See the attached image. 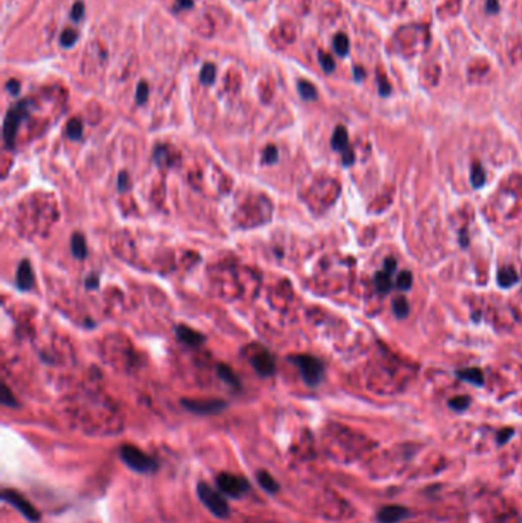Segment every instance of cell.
I'll use <instances>...</instances> for the list:
<instances>
[{
  "mask_svg": "<svg viewBox=\"0 0 522 523\" xmlns=\"http://www.w3.org/2000/svg\"><path fill=\"white\" fill-rule=\"evenodd\" d=\"M375 288L381 294H387L392 289V282H390V274L386 271H380L375 274Z\"/></svg>",
  "mask_w": 522,
  "mask_h": 523,
  "instance_id": "cell-20",
  "label": "cell"
},
{
  "mask_svg": "<svg viewBox=\"0 0 522 523\" xmlns=\"http://www.w3.org/2000/svg\"><path fill=\"white\" fill-rule=\"evenodd\" d=\"M2 499H4L7 503L13 505L17 511H20L28 520H31V521L40 520V512H39L33 505H31L23 496H20V494L17 493V491L10 489V488H5V489L2 491Z\"/></svg>",
  "mask_w": 522,
  "mask_h": 523,
  "instance_id": "cell-6",
  "label": "cell"
},
{
  "mask_svg": "<svg viewBox=\"0 0 522 523\" xmlns=\"http://www.w3.org/2000/svg\"><path fill=\"white\" fill-rule=\"evenodd\" d=\"M129 186V176L126 171H121L119 176H118V189L119 190H126Z\"/></svg>",
  "mask_w": 522,
  "mask_h": 523,
  "instance_id": "cell-37",
  "label": "cell"
},
{
  "mask_svg": "<svg viewBox=\"0 0 522 523\" xmlns=\"http://www.w3.org/2000/svg\"><path fill=\"white\" fill-rule=\"evenodd\" d=\"M7 90L10 92V94H13V95H19V92H20V81H19V80H10V81L7 83Z\"/></svg>",
  "mask_w": 522,
  "mask_h": 523,
  "instance_id": "cell-36",
  "label": "cell"
},
{
  "mask_svg": "<svg viewBox=\"0 0 522 523\" xmlns=\"http://www.w3.org/2000/svg\"><path fill=\"white\" fill-rule=\"evenodd\" d=\"M2 403L5 406H8V407H16L17 406V401H16L13 392L8 389V386L5 383H2Z\"/></svg>",
  "mask_w": 522,
  "mask_h": 523,
  "instance_id": "cell-30",
  "label": "cell"
},
{
  "mask_svg": "<svg viewBox=\"0 0 522 523\" xmlns=\"http://www.w3.org/2000/svg\"><path fill=\"white\" fill-rule=\"evenodd\" d=\"M84 16V4L83 2H75L74 7H72V11H71V17L75 20V22H80Z\"/></svg>",
  "mask_w": 522,
  "mask_h": 523,
  "instance_id": "cell-33",
  "label": "cell"
},
{
  "mask_svg": "<svg viewBox=\"0 0 522 523\" xmlns=\"http://www.w3.org/2000/svg\"><path fill=\"white\" fill-rule=\"evenodd\" d=\"M278 158H279V151H278V148H276V145H268L265 150H264V162L265 164H273V162H276V161H278Z\"/></svg>",
  "mask_w": 522,
  "mask_h": 523,
  "instance_id": "cell-31",
  "label": "cell"
},
{
  "mask_svg": "<svg viewBox=\"0 0 522 523\" xmlns=\"http://www.w3.org/2000/svg\"><path fill=\"white\" fill-rule=\"evenodd\" d=\"M290 361L299 367L303 381L308 386L314 387L322 383L325 377V364L319 358L311 355H294L290 357Z\"/></svg>",
  "mask_w": 522,
  "mask_h": 523,
  "instance_id": "cell-2",
  "label": "cell"
},
{
  "mask_svg": "<svg viewBox=\"0 0 522 523\" xmlns=\"http://www.w3.org/2000/svg\"><path fill=\"white\" fill-rule=\"evenodd\" d=\"M411 515V511L405 506H400V505H387V506H383L380 511H378V521L380 523H398L402 521L405 518H408Z\"/></svg>",
  "mask_w": 522,
  "mask_h": 523,
  "instance_id": "cell-9",
  "label": "cell"
},
{
  "mask_svg": "<svg viewBox=\"0 0 522 523\" xmlns=\"http://www.w3.org/2000/svg\"><path fill=\"white\" fill-rule=\"evenodd\" d=\"M28 115H29V103L28 101H20L8 110V113L5 116V122H4V141H5V147L8 150H14L16 135L19 130V126Z\"/></svg>",
  "mask_w": 522,
  "mask_h": 523,
  "instance_id": "cell-3",
  "label": "cell"
},
{
  "mask_svg": "<svg viewBox=\"0 0 522 523\" xmlns=\"http://www.w3.org/2000/svg\"><path fill=\"white\" fill-rule=\"evenodd\" d=\"M513 435H514V428H511V427H505V428L499 430V433H498V445L507 444L513 438Z\"/></svg>",
  "mask_w": 522,
  "mask_h": 523,
  "instance_id": "cell-32",
  "label": "cell"
},
{
  "mask_svg": "<svg viewBox=\"0 0 522 523\" xmlns=\"http://www.w3.org/2000/svg\"><path fill=\"white\" fill-rule=\"evenodd\" d=\"M392 309L398 318H406L409 315V303L405 297H397L392 301Z\"/></svg>",
  "mask_w": 522,
  "mask_h": 523,
  "instance_id": "cell-22",
  "label": "cell"
},
{
  "mask_svg": "<svg viewBox=\"0 0 522 523\" xmlns=\"http://www.w3.org/2000/svg\"><path fill=\"white\" fill-rule=\"evenodd\" d=\"M456 377L475 386H484V374L478 367H469V369H463V371H458Z\"/></svg>",
  "mask_w": 522,
  "mask_h": 523,
  "instance_id": "cell-13",
  "label": "cell"
},
{
  "mask_svg": "<svg viewBox=\"0 0 522 523\" xmlns=\"http://www.w3.org/2000/svg\"><path fill=\"white\" fill-rule=\"evenodd\" d=\"M378 83H380V94L381 95H387L390 92V86H389L387 80L383 75H378Z\"/></svg>",
  "mask_w": 522,
  "mask_h": 523,
  "instance_id": "cell-38",
  "label": "cell"
},
{
  "mask_svg": "<svg viewBox=\"0 0 522 523\" xmlns=\"http://www.w3.org/2000/svg\"><path fill=\"white\" fill-rule=\"evenodd\" d=\"M216 485L219 491H222V493H225L230 497H240L242 494H245V491L250 488V483L247 479L236 474H230V473H221L216 477Z\"/></svg>",
  "mask_w": 522,
  "mask_h": 523,
  "instance_id": "cell-5",
  "label": "cell"
},
{
  "mask_svg": "<svg viewBox=\"0 0 522 523\" xmlns=\"http://www.w3.org/2000/svg\"><path fill=\"white\" fill-rule=\"evenodd\" d=\"M214 78H216V66H214L213 63H205L201 69V74H199V80L201 83L204 84H213Z\"/></svg>",
  "mask_w": 522,
  "mask_h": 523,
  "instance_id": "cell-24",
  "label": "cell"
},
{
  "mask_svg": "<svg viewBox=\"0 0 522 523\" xmlns=\"http://www.w3.org/2000/svg\"><path fill=\"white\" fill-rule=\"evenodd\" d=\"M175 330H176V336L179 338V340L182 343L192 346V347H198V346L205 343V336L201 332H198V330H195V329H192V327H189L186 324L176 326Z\"/></svg>",
  "mask_w": 522,
  "mask_h": 523,
  "instance_id": "cell-11",
  "label": "cell"
},
{
  "mask_svg": "<svg viewBox=\"0 0 522 523\" xmlns=\"http://www.w3.org/2000/svg\"><path fill=\"white\" fill-rule=\"evenodd\" d=\"M178 4L184 8V10H189L193 7V0H178Z\"/></svg>",
  "mask_w": 522,
  "mask_h": 523,
  "instance_id": "cell-41",
  "label": "cell"
},
{
  "mask_svg": "<svg viewBox=\"0 0 522 523\" xmlns=\"http://www.w3.org/2000/svg\"><path fill=\"white\" fill-rule=\"evenodd\" d=\"M98 283H100V279H98V275H95V274H90V275L87 277V279L84 280V285H86L87 289H95V288H98Z\"/></svg>",
  "mask_w": 522,
  "mask_h": 523,
  "instance_id": "cell-34",
  "label": "cell"
},
{
  "mask_svg": "<svg viewBox=\"0 0 522 523\" xmlns=\"http://www.w3.org/2000/svg\"><path fill=\"white\" fill-rule=\"evenodd\" d=\"M66 133L71 139H80L83 136V122L80 118L69 119L68 126H66Z\"/></svg>",
  "mask_w": 522,
  "mask_h": 523,
  "instance_id": "cell-23",
  "label": "cell"
},
{
  "mask_svg": "<svg viewBox=\"0 0 522 523\" xmlns=\"http://www.w3.org/2000/svg\"><path fill=\"white\" fill-rule=\"evenodd\" d=\"M331 145L335 151L343 153L346 148H349V139H348V130L343 126H337L332 138H331Z\"/></svg>",
  "mask_w": 522,
  "mask_h": 523,
  "instance_id": "cell-12",
  "label": "cell"
},
{
  "mask_svg": "<svg viewBox=\"0 0 522 523\" xmlns=\"http://www.w3.org/2000/svg\"><path fill=\"white\" fill-rule=\"evenodd\" d=\"M251 366L254 367V371L260 375V377H270L276 372V361H274V357L265 351V349H260L259 352H256L253 357H251Z\"/></svg>",
  "mask_w": 522,
  "mask_h": 523,
  "instance_id": "cell-8",
  "label": "cell"
},
{
  "mask_svg": "<svg viewBox=\"0 0 522 523\" xmlns=\"http://www.w3.org/2000/svg\"><path fill=\"white\" fill-rule=\"evenodd\" d=\"M297 90H299L300 97H302L303 100H306V101H314V100H317V89H316L314 84L310 83V81L300 80V81L297 83Z\"/></svg>",
  "mask_w": 522,
  "mask_h": 523,
  "instance_id": "cell-18",
  "label": "cell"
},
{
  "mask_svg": "<svg viewBox=\"0 0 522 523\" xmlns=\"http://www.w3.org/2000/svg\"><path fill=\"white\" fill-rule=\"evenodd\" d=\"M469 406H470V396H467V395L455 396V398L449 399V407L456 410V412H464Z\"/></svg>",
  "mask_w": 522,
  "mask_h": 523,
  "instance_id": "cell-25",
  "label": "cell"
},
{
  "mask_svg": "<svg viewBox=\"0 0 522 523\" xmlns=\"http://www.w3.org/2000/svg\"><path fill=\"white\" fill-rule=\"evenodd\" d=\"M395 268H397L395 259H394V257H387V259L384 260V271L389 272V274H392V272L395 271Z\"/></svg>",
  "mask_w": 522,
  "mask_h": 523,
  "instance_id": "cell-39",
  "label": "cell"
},
{
  "mask_svg": "<svg viewBox=\"0 0 522 523\" xmlns=\"http://www.w3.org/2000/svg\"><path fill=\"white\" fill-rule=\"evenodd\" d=\"M342 161H343V165H351L352 162H354V159H355V155H354V151H352V148L349 147V148H346L343 153H342Z\"/></svg>",
  "mask_w": 522,
  "mask_h": 523,
  "instance_id": "cell-35",
  "label": "cell"
},
{
  "mask_svg": "<svg viewBox=\"0 0 522 523\" xmlns=\"http://www.w3.org/2000/svg\"><path fill=\"white\" fill-rule=\"evenodd\" d=\"M412 282H414L412 272L411 271H402L400 274H398V279H397V288L402 289V291H409L411 286H412Z\"/></svg>",
  "mask_w": 522,
  "mask_h": 523,
  "instance_id": "cell-26",
  "label": "cell"
},
{
  "mask_svg": "<svg viewBox=\"0 0 522 523\" xmlns=\"http://www.w3.org/2000/svg\"><path fill=\"white\" fill-rule=\"evenodd\" d=\"M319 61H320L322 69H323L326 74H331V72L335 69V61H334V58H332L329 54L323 52V51L319 52Z\"/></svg>",
  "mask_w": 522,
  "mask_h": 523,
  "instance_id": "cell-28",
  "label": "cell"
},
{
  "mask_svg": "<svg viewBox=\"0 0 522 523\" xmlns=\"http://www.w3.org/2000/svg\"><path fill=\"white\" fill-rule=\"evenodd\" d=\"M498 8H499V5H498V0H487V5H485L487 13H490V14H495V13H498Z\"/></svg>",
  "mask_w": 522,
  "mask_h": 523,
  "instance_id": "cell-40",
  "label": "cell"
},
{
  "mask_svg": "<svg viewBox=\"0 0 522 523\" xmlns=\"http://www.w3.org/2000/svg\"><path fill=\"white\" fill-rule=\"evenodd\" d=\"M149 98V84L146 81H140L138 86H137V94H135V100L137 103L141 106L147 101Z\"/></svg>",
  "mask_w": 522,
  "mask_h": 523,
  "instance_id": "cell-29",
  "label": "cell"
},
{
  "mask_svg": "<svg viewBox=\"0 0 522 523\" xmlns=\"http://www.w3.org/2000/svg\"><path fill=\"white\" fill-rule=\"evenodd\" d=\"M181 404L189 412L198 413V415L218 413L227 407V403L221 401V399H202V401L201 399H182Z\"/></svg>",
  "mask_w": 522,
  "mask_h": 523,
  "instance_id": "cell-7",
  "label": "cell"
},
{
  "mask_svg": "<svg viewBox=\"0 0 522 523\" xmlns=\"http://www.w3.org/2000/svg\"><path fill=\"white\" fill-rule=\"evenodd\" d=\"M470 175H472V176H470L472 186H473L475 189H479V187L484 186V182H485V171H484L482 165H481L478 161H475V162L472 164V173H470Z\"/></svg>",
  "mask_w": 522,
  "mask_h": 523,
  "instance_id": "cell-21",
  "label": "cell"
},
{
  "mask_svg": "<svg viewBox=\"0 0 522 523\" xmlns=\"http://www.w3.org/2000/svg\"><path fill=\"white\" fill-rule=\"evenodd\" d=\"M216 372H218L219 378H221L224 383H227V384H230V386H233V387H240V381H239L237 375L234 374L233 369L228 367L227 364H218V366H216Z\"/></svg>",
  "mask_w": 522,
  "mask_h": 523,
  "instance_id": "cell-16",
  "label": "cell"
},
{
  "mask_svg": "<svg viewBox=\"0 0 522 523\" xmlns=\"http://www.w3.org/2000/svg\"><path fill=\"white\" fill-rule=\"evenodd\" d=\"M198 496H199V500L211 511V514H214L219 518H227L230 515V506L218 489H214L210 485L201 482L198 485Z\"/></svg>",
  "mask_w": 522,
  "mask_h": 523,
  "instance_id": "cell-4",
  "label": "cell"
},
{
  "mask_svg": "<svg viewBox=\"0 0 522 523\" xmlns=\"http://www.w3.org/2000/svg\"><path fill=\"white\" fill-rule=\"evenodd\" d=\"M34 282H36V279H34V272H33V268H31V263H29V260L23 259L19 265V269H17L16 285L22 291H29L34 286Z\"/></svg>",
  "mask_w": 522,
  "mask_h": 523,
  "instance_id": "cell-10",
  "label": "cell"
},
{
  "mask_svg": "<svg viewBox=\"0 0 522 523\" xmlns=\"http://www.w3.org/2000/svg\"><path fill=\"white\" fill-rule=\"evenodd\" d=\"M364 74H363V69H360V68H355V78L357 80H360L361 77H363Z\"/></svg>",
  "mask_w": 522,
  "mask_h": 523,
  "instance_id": "cell-43",
  "label": "cell"
},
{
  "mask_svg": "<svg viewBox=\"0 0 522 523\" xmlns=\"http://www.w3.org/2000/svg\"><path fill=\"white\" fill-rule=\"evenodd\" d=\"M257 480H259V485L267 491V493H278V491H279V483H278V480H276L270 473H267V471H259L257 474Z\"/></svg>",
  "mask_w": 522,
  "mask_h": 523,
  "instance_id": "cell-17",
  "label": "cell"
},
{
  "mask_svg": "<svg viewBox=\"0 0 522 523\" xmlns=\"http://www.w3.org/2000/svg\"><path fill=\"white\" fill-rule=\"evenodd\" d=\"M517 280L519 277L511 266H505L498 271V283L501 288H511L513 285L517 283Z\"/></svg>",
  "mask_w": 522,
  "mask_h": 523,
  "instance_id": "cell-15",
  "label": "cell"
},
{
  "mask_svg": "<svg viewBox=\"0 0 522 523\" xmlns=\"http://www.w3.org/2000/svg\"><path fill=\"white\" fill-rule=\"evenodd\" d=\"M71 250L74 257H77L78 260H83L87 257V247H86V240L83 237L81 233H74L71 237Z\"/></svg>",
  "mask_w": 522,
  "mask_h": 523,
  "instance_id": "cell-14",
  "label": "cell"
},
{
  "mask_svg": "<svg viewBox=\"0 0 522 523\" xmlns=\"http://www.w3.org/2000/svg\"><path fill=\"white\" fill-rule=\"evenodd\" d=\"M332 46H334V51L337 52V55H340V57L348 55V52H349V39H348V36L343 34V33H339L332 40Z\"/></svg>",
  "mask_w": 522,
  "mask_h": 523,
  "instance_id": "cell-19",
  "label": "cell"
},
{
  "mask_svg": "<svg viewBox=\"0 0 522 523\" xmlns=\"http://www.w3.org/2000/svg\"><path fill=\"white\" fill-rule=\"evenodd\" d=\"M467 243H469V240H467V231L463 230V231H461V245H463V247H467Z\"/></svg>",
  "mask_w": 522,
  "mask_h": 523,
  "instance_id": "cell-42",
  "label": "cell"
},
{
  "mask_svg": "<svg viewBox=\"0 0 522 523\" xmlns=\"http://www.w3.org/2000/svg\"><path fill=\"white\" fill-rule=\"evenodd\" d=\"M119 456L122 459V462L137 473L147 474V473L157 471L158 468L157 460L152 456L146 454L144 451H141L135 445H122L119 448Z\"/></svg>",
  "mask_w": 522,
  "mask_h": 523,
  "instance_id": "cell-1",
  "label": "cell"
},
{
  "mask_svg": "<svg viewBox=\"0 0 522 523\" xmlns=\"http://www.w3.org/2000/svg\"><path fill=\"white\" fill-rule=\"evenodd\" d=\"M77 39H78V34L74 29H65L60 37V45L63 48H71V46H74Z\"/></svg>",
  "mask_w": 522,
  "mask_h": 523,
  "instance_id": "cell-27",
  "label": "cell"
}]
</instances>
